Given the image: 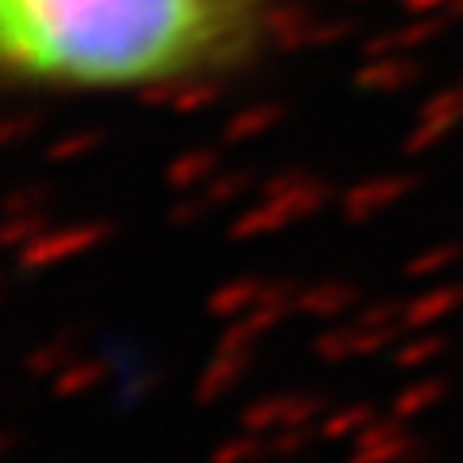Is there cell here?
I'll list each match as a JSON object with an SVG mask.
<instances>
[{"label":"cell","mask_w":463,"mask_h":463,"mask_svg":"<svg viewBox=\"0 0 463 463\" xmlns=\"http://www.w3.org/2000/svg\"><path fill=\"white\" fill-rule=\"evenodd\" d=\"M359 286L344 282V279H325V282H313V286H301L298 289V306H294V317H313L321 325H332V321H344L359 309Z\"/></svg>","instance_id":"obj_7"},{"label":"cell","mask_w":463,"mask_h":463,"mask_svg":"<svg viewBox=\"0 0 463 463\" xmlns=\"http://www.w3.org/2000/svg\"><path fill=\"white\" fill-rule=\"evenodd\" d=\"M100 383H105V364H100V359H81V355H74V359H70V364L51 379V390H54V398L74 402V398L93 394Z\"/></svg>","instance_id":"obj_14"},{"label":"cell","mask_w":463,"mask_h":463,"mask_svg":"<svg viewBox=\"0 0 463 463\" xmlns=\"http://www.w3.org/2000/svg\"><path fill=\"white\" fill-rule=\"evenodd\" d=\"M374 417H379V410H374L371 402L328 405V413L321 417V425H317V437H321L325 444H352Z\"/></svg>","instance_id":"obj_12"},{"label":"cell","mask_w":463,"mask_h":463,"mask_svg":"<svg viewBox=\"0 0 463 463\" xmlns=\"http://www.w3.org/2000/svg\"><path fill=\"white\" fill-rule=\"evenodd\" d=\"M444 352H448V340L440 336L437 328L405 332V336L394 344V367H402V371H429Z\"/></svg>","instance_id":"obj_13"},{"label":"cell","mask_w":463,"mask_h":463,"mask_svg":"<svg viewBox=\"0 0 463 463\" xmlns=\"http://www.w3.org/2000/svg\"><path fill=\"white\" fill-rule=\"evenodd\" d=\"M463 259V243H432L421 248L410 263H405V279H444L448 270H456Z\"/></svg>","instance_id":"obj_17"},{"label":"cell","mask_w":463,"mask_h":463,"mask_svg":"<svg viewBox=\"0 0 463 463\" xmlns=\"http://www.w3.org/2000/svg\"><path fill=\"white\" fill-rule=\"evenodd\" d=\"M328 405L321 394H263L240 410V429L274 437L286 429H317Z\"/></svg>","instance_id":"obj_4"},{"label":"cell","mask_w":463,"mask_h":463,"mask_svg":"<svg viewBox=\"0 0 463 463\" xmlns=\"http://www.w3.org/2000/svg\"><path fill=\"white\" fill-rule=\"evenodd\" d=\"M267 294V282L263 279H251V274H240V279H228L213 289V294L205 298V313L213 317V321H236V317L251 313L259 301H263Z\"/></svg>","instance_id":"obj_10"},{"label":"cell","mask_w":463,"mask_h":463,"mask_svg":"<svg viewBox=\"0 0 463 463\" xmlns=\"http://www.w3.org/2000/svg\"><path fill=\"white\" fill-rule=\"evenodd\" d=\"M112 240V224L109 221H66V224H47L35 232L27 243H20L16 251V267L27 274H43V270H58L74 259L100 251Z\"/></svg>","instance_id":"obj_3"},{"label":"cell","mask_w":463,"mask_h":463,"mask_svg":"<svg viewBox=\"0 0 463 463\" xmlns=\"http://www.w3.org/2000/svg\"><path fill=\"white\" fill-rule=\"evenodd\" d=\"M205 170H209V158H182V163L170 170V182L178 185V190H190V185L201 182V174Z\"/></svg>","instance_id":"obj_18"},{"label":"cell","mask_w":463,"mask_h":463,"mask_svg":"<svg viewBox=\"0 0 463 463\" xmlns=\"http://www.w3.org/2000/svg\"><path fill=\"white\" fill-rule=\"evenodd\" d=\"M270 35V0H0L5 74L54 93L158 105L248 66Z\"/></svg>","instance_id":"obj_1"},{"label":"cell","mask_w":463,"mask_h":463,"mask_svg":"<svg viewBox=\"0 0 463 463\" xmlns=\"http://www.w3.org/2000/svg\"><path fill=\"white\" fill-rule=\"evenodd\" d=\"M248 367H251V352H228V347H213V359L205 364V371L197 374L194 402L197 405L224 402L232 390L248 379Z\"/></svg>","instance_id":"obj_8"},{"label":"cell","mask_w":463,"mask_h":463,"mask_svg":"<svg viewBox=\"0 0 463 463\" xmlns=\"http://www.w3.org/2000/svg\"><path fill=\"white\" fill-rule=\"evenodd\" d=\"M74 355H78L74 336H51V340H43L39 347H32V352L24 355V371L32 374V379L51 383L54 374L62 371V367H66Z\"/></svg>","instance_id":"obj_15"},{"label":"cell","mask_w":463,"mask_h":463,"mask_svg":"<svg viewBox=\"0 0 463 463\" xmlns=\"http://www.w3.org/2000/svg\"><path fill=\"white\" fill-rule=\"evenodd\" d=\"M459 309H463V282H432L421 294L402 301V328L405 332L440 328L444 321H452Z\"/></svg>","instance_id":"obj_6"},{"label":"cell","mask_w":463,"mask_h":463,"mask_svg":"<svg viewBox=\"0 0 463 463\" xmlns=\"http://www.w3.org/2000/svg\"><path fill=\"white\" fill-rule=\"evenodd\" d=\"M410 194L405 178H383V182H364L344 197V221L347 224H371L379 221L386 209H394L398 201Z\"/></svg>","instance_id":"obj_9"},{"label":"cell","mask_w":463,"mask_h":463,"mask_svg":"<svg viewBox=\"0 0 463 463\" xmlns=\"http://www.w3.org/2000/svg\"><path fill=\"white\" fill-rule=\"evenodd\" d=\"M325 205V190L317 182H274V190L259 201V205L243 209L240 216H232L228 236L232 240H263L274 232H286L301 221H313Z\"/></svg>","instance_id":"obj_2"},{"label":"cell","mask_w":463,"mask_h":463,"mask_svg":"<svg viewBox=\"0 0 463 463\" xmlns=\"http://www.w3.org/2000/svg\"><path fill=\"white\" fill-rule=\"evenodd\" d=\"M444 394H448V383L440 379V374H413V379L390 398L386 413L398 417V421H417V417L437 410V405L444 402Z\"/></svg>","instance_id":"obj_11"},{"label":"cell","mask_w":463,"mask_h":463,"mask_svg":"<svg viewBox=\"0 0 463 463\" xmlns=\"http://www.w3.org/2000/svg\"><path fill=\"white\" fill-rule=\"evenodd\" d=\"M267 459H274L270 440L259 437V432H248V429H240L236 437L221 440L209 452V463H267Z\"/></svg>","instance_id":"obj_16"},{"label":"cell","mask_w":463,"mask_h":463,"mask_svg":"<svg viewBox=\"0 0 463 463\" xmlns=\"http://www.w3.org/2000/svg\"><path fill=\"white\" fill-rule=\"evenodd\" d=\"M421 456V440L413 437L405 421L398 417H374V421L352 440V456L347 463H417Z\"/></svg>","instance_id":"obj_5"}]
</instances>
